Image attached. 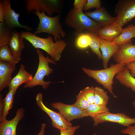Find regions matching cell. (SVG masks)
Instances as JSON below:
<instances>
[{"label": "cell", "instance_id": "21", "mask_svg": "<svg viewBox=\"0 0 135 135\" xmlns=\"http://www.w3.org/2000/svg\"><path fill=\"white\" fill-rule=\"evenodd\" d=\"M115 78L120 84L135 92V78L132 76L126 66L123 70L116 74Z\"/></svg>", "mask_w": 135, "mask_h": 135}, {"label": "cell", "instance_id": "3", "mask_svg": "<svg viewBox=\"0 0 135 135\" xmlns=\"http://www.w3.org/2000/svg\"><path fill=\"white\" fill-rule=\"evenodd\" d=\"M64 23L66 26L74 29V35L77 36L84 33L85 30L95 33L102 27L98 23L86 15L83 12L76 11L72 8L68 12Z\"/></svg>", "mask_w": 135, "mask_h": 135}, {"label": "cell", "instance_id": "22", "mask_svg": "<svg viewBox=\"0 0 135 135\" xmlns=\"http://www.w3.org/2000/svg\"><path fill=\"white\" fill-rule=\"evenodd\" d=\"M135 34V28L133 24L123 28L120 35L112 42L119 46L126 44L131 41Z\"/></svg>", "mask_w": 135, "mask_h": 135}, {"label": "cell", "instance_id": "28", "mask_svg": "<svg viewBox=\"0 0 135 135\" xmlns=\"http://www.w3.org/2000/svg\"><path fill=\"white\" fill-rule=\"evenodd\" d=\"M90 40V36L85 32L77 36L76 42V46L80 49L86 48L89 46Z\"/></svg>", "mask_w": 135, "mask_h": 135}, {"label": "cell", "instance_id": "40", "mask_svg": "<svg viewBox=\"0 0 135 135\" xmlns=\"http://www.w3.org/2000/svg\"><path fill=\"white\" fill-rule=\"evenodd\" d=\"M135 37V34L134 36V37Z\"/></svg>", "mask_w": 135, "mask_h": 135}, {"label": "cell", "instance_id": "6", "mask_svg": "<svg viewBox=\"0 0 135 135\" xmlns=\"http://www.w3.org/2000/svg\"><path fill=\"white\" fill-rule=\"evenodd\" d=\"M26 8L29 14L34 11L44 12L51 16L53 14L61 13L63 1L61 0H25Z\"/></svg>", "mask_w": 135, "mask_h": 135}, {"label": "cell", "instance_id": "23", "mask_svg": "<svg viewBox=\"0 0 135 135\" xmlns=\"http://www.w3.org/2000/svg\"><path fill=\"white\" fill-rule=\"evenodd\" d=\"M109 97L107 92L98 86L94 88V103L101 106H106L108 103Z\"/></svg>", "mask_w": 135, "mask_h": 135}, {"label": "cell", "instance_id": "12", "mask_svg": "<svg viewBox=\"0 0 135 135\" xmlns=\"http://www.w3.org/2000/svg\"><path fill=\"white\" fill-rule=\"evenodd\" d=\"M120 46L119 50L112 57L116 63L127 65L135 61V44L131 41Z\"/></svg>", "mask_w": 135, "mask_h": 135}, {"label": "cell", "instance_id": "10", "mask_svg": "<svg viewBox=\"0 0 135 135\" xmlns=\"http://www.w3.org/2000/svg\"><path fill=\"white\" fill-rule=\"evenodd\" d=\"M51 106L57 110L68 121L88 116L84 110L81 109L74 104H67L61 102L52 103Z\"/></svg>", "mask_w": 135, "mask_h": 135}, {"label": "cell", "instance_id": "19", "mask_svg": "<svg viewBox=\"0 0 135 135\" xmlns=\"http://www.w3.org/2000/svg\"><path fill=\"white\" fill-rule=\"evenodd\" d=\"M33 75L28 73L25 69L24 65L22 64L16 76L12 78L9 83L8 87L9 90L14 89L17 90L22 84H25L31 80Z\"/></svg>", "mask_w": 135, "mask_h": 135}, {"label": "cell", "instance_id": "34", "mask_svg": "<svg viewBox=\"0 0 135 135\" xmlns=\"http://www.w3.org/2000/svg\"><path fill=\"white\" fill-rule=\"evenodd\" d=\"M120 132L128 135H135V125L133 126H130L124 129H122Z\"/></svg>", "mask_w": 135, "mask_h": 135}, {"label": "cell", "instance_id": "5", "mask_svg": "<svg viewBox=\"0 0 135 135\" xmlns=\"http://www.w3.org/2000/svg\"><path fill=\"white\" fill-rule=\"evenodd\" d=\"M36 52L39 59V63L36 72L32 79L25 83L24 86V88H32L37 86H41L44 90H46L52 82L50 81H45L44 78L48 76L53 72L54 70L49 65V63L56 64L55 62L48 56L45 57L39 49H37Z\"/></svg>", "mask_w": 135, "mask_h": 135}, {"label": "cell", "instance_id": "2", "mask_svg": "<svg viewBox=\"0 0 135 135\" xmlns=\"http://www.w3.org/2000/svg\"><path fill=\"white\" fill-rule=\"evenodd\" d=\"M126 64H111L109 67L100 70H94L82 68L83 72L89 77L108 90L114 98L117 97L113 91L114 78L116 74L123 70Z\"/></svg>", "mask_w": 135, "mask_h": 135}, {"label": "cell", "instance_id": "29", "mask_svg": "<svg viewBox=\"0 0 135 135\" xmlns=\"http://www.w3.org/2000/svg\"><path fill=\"white\" fill-rule=\"evenodd\" d=\"M76 101L74 104L77 107L82 110H85L89 106L90 104L86 100L81 91L76 96Z\"/></svg>", "mask_w": 135, "mask_h": 135}, {"label": "cell", "instance_id": "15", "mask_svg": "<svg viewBox=\"0 0 135 135\" xmlns=\"http://www.w3.org/2000/svg\"><path fill=\"white\" fill-rule=\"evenodd\" d=\"M122 26L116 21L110 25L101 27L94 33L102 39L113 42L122 32Z\"/></svg>", "mask_w": 135, "mask_h": 135}, {"label": "cell", "instance_id": "4", "mask_svg": "<svg viewBox=\"0 0 135 135\" xmlns=\"http://www.w3.org/2000/svg\"><path fill=\"white\" fill-rule=\"evenodd\" d=\"M32 13L36 15L38 18L39 22L37 30L34 34H37L46 33L52 35L55 42L64 37L66 34L60 22V15L58 14L53 17L46 15L44 12L35 11Z\"/></svg>", "mask_w": 135, "mask_h": 135}, {"label": "cell", "instance_id": "18", "mask_svg": "<svg viewBox=\"0 0 135 135\" xmlns=\"http://www.w3.org/2000/svg\"><path fill=\"white\" fill-rule=\"evenodd\" d=\"M16 68V65L0 62V91L8 86L12 78V74Z\"/></svg>", "mask_w": 135, "mask_h": 135}, {"label": "cell", "instance_id": "16", "mask_svg": "<svg viewBox=\"0 0 135 135\" xmlns=\"http://www.w3.org/2000/svg\"><path fill=\"white\" fill-rule=\"evenodd\" d=\"M8 45L15 60L18 62L21 60L22 52L25 48L24 38L15 29L9 40Z\"/></svg>", "mask_w": 135, "mask_h": 135}, {"label": "cell", "instance_id": "36", "mask_svg": "<svg viewBox=\"0 0 135 135\" xmlns=\"http://www.w3.org/2000/svg\"><path fill=\"white\" fill-rule=\"evenodd\" d=\"M4 22V12L2 0L0 1V22Z\"/></svg>", "mask_w": 135, "mask_h": 135}, {"label": "cell", "instance_id": "38", "mask_svg": "<svg viewBox=\"0 0 135 135\" xmlns=\"http://www.w3.org/2000/svg\"><path fill=\"white\" fill-rule=\"evenodd\" d=\"M132 103L133 106L135 107V100L132 102Z\"/></svg>", "mask_w": 135, "mask_h": 135}, {"label": "cell", "instance_id": "30", "mask_svg": "<svg viewBox=\"0 0 135 135\" xmlns=\"http://www.w3.org/2000/svg\"><path fill=\"white\" fill-rule=\"evenodd\" d=\"M94 88L92 86H88L81 90L90 104L94 103Z\"/></svg>", "mask_w": 135, "mask_h": 135}, {"label": "cell", "instance_id": "11", "mask_svg": "<svg viewBox=\"0 0 135 135\" xmlns=\"http://www.w3.org/2000/svg\"><path fill=\"white\" fill-rule=\"evenodd\" d=\"M4 12V23L7 26L12 28H22L27 31L34 30L28 26H24L19 22V18L20 14L12 10L11 6L10 0H2Z\"/></svg>", "mask_w": 135, "mask_h": 135}, {"label": "cell", "instance_id": "8", "mask_svg": "<svg viewBox=\"0 0 135 135\" xmlns=\"http://www.w3.org/2000/svg\"><path fill=\"white\" fill-rule=\"evenodd\" d=\"M92 118L94 126L105 122L116 123L127 127L135 124V117H131L122 113H113L107 112L99 114Z\"/></svg>", "mask_w": 135, "mask_h": 135}, {"label": "cell", "instance_id": "26", "mask_svg": "<svg viewBox=\"0 0 135 135\" xmlns=\"http://www.w3.org/2000/svg\"><path fill=\"white\" fill-rule=\"evenodd\" d=\"M0 62H6L14 65L18 63L13 57L8 45L0 47Z\"/></svg>", "mask_w": 135, "mask_h": 135}, {"label": "cell", "instance_id": "7", "mask_svg": "<svg viewBox=\"0 0 135 135\" xmlns=\"http://www.w3.org/2000/svg\"><path fill=\"white\" fill-rule=\"evenodd\" d=\"M116 22L123 26L135 18V0H120L116 5Z\"/></svg>", "mask_w": 135, "mask_h": 135}, {"label": "cell", "instance_id": "1", "mask_svg": "<svg viewBox=\"0 0 135 135\" xmlns=\"http://www.w3.org/2000/svg\"><path fill=\"white\" fill-rule=\"evenodd\" d=\"M20 33L23 38L34 48L44 50L55 62L60 60L62 53L67 45L64 40L61 39L54 42L50 35L47 38H42L30 32L21 31Z\"/></svg>", "mask_w": 135, "mask_h": 135}, {"label": "cell", "instance_id": "25", "mask_svg": "<svg viewBox=\"0 0 135 135\" xmlns=\"http://www.w3.org/2000/svg\"><path fill=\"white\" fill-rule=\"evenodd\" d=\"M90 36V40L89 46L92 51L96 54L99 60L102 59V55L100 52V45L98 36L94 33L88 31H85Z\"/></svg>", "mask_w": 135, "mask_h": 135}, {"label": "cell", "instance_id": "9", "mask_svg": "<svg viewBox=\"0 0 135 135\" xmlns=\"http://www.w3.org/2000/svg\"><path fill=\"white\" fill-rule=\"evenodd\" d=\"M42 99V94L38 93L36 97V104L50 117L52 124L54 127L60 130L66 129L72 126L70 122L67 120L60 113L56 112L46 107L44 104Z\"/></svg>", "mask_w": 135, "mask_h": 135}, {"label": "cell", "instance_id": "14", "mask_svg": "<svg viewBox=\"0 0 135 135\" xmlns=\"http://www.w3.org/2000/svg\"><path fill=\"white\" fill-rule=\"evenodd\" d=\"M100 49L102 52L103 64L104 68L108 67L110 60L120 50V46L112 42L107 41L98 36Z\"/></svg>", "mask_w": 135, "mask_h": 135}, {"label": "cell", "instance_id": "35", "mask_svg": "<svg viewBox=\"0 0 135 135\" xmlns=\"http://www.w3.org/2000/svg\"><path fill=\"white\" fill-rule=\"evenodd\" d=\"M126 67L130 71L132 76L135 78V61L127 64Z\"/></svg>", "mask_w": 135, "mask_h": 135}, {"label": "cell", "instance_id": "33", "mask_svg": "<svg viewBox=\"0 0 135 135\" xmlns=\"http://www.w3.org/2000/svg\"><path fill=\"white\" fill-rule=\"evenodd\" d=\"M80 128L79 125L74 126L66 129L60 130V135H74L76 131Z\"/></svg>", "mask_w": 135, "mask_h": 135}, {"label": "cell", "instance_id": "17", "mask_svg": "<svg viewBox=\"0 0 135 135\" xmlns=\"http://www.w3.org/2000/svg\"><path fill=\"white\" fill-rule=\"evenodd\" d=\"M84 13L99 24L102 27L110 25L116 21L115 17L112 16L103 6L93 12H87Z\"/></svg>", "mask_w": 135, "mask_h": 135}, {"label": "cell", "instance_id": "20", "mask_svg": "<svg viewBox=\"0 0 135 135\" xmlns=\"http://www.w3.org/2000/svg\"><path fill=\"white\" fill-rule=\"evenodd\" d=\"M17 90H9L5 97L0 101V121L6 120L9 111L12 108L14 96Z\"/></svg>", "mask_w": 135, "mask_h": 135}, {"label": "cell", "instance_id": "32", "mask_svg": "<svg viewBox=\"0 0 135 135\" xmlns=\"http://www.w3.org/2000/svg\"><path fill=\"white\" fill-rule=\"evenodd\" d=\"M87 0H75L73 4V8L76 11L83 12Z\"/></svg>", "mask_w": 135, "mask_h": 135}, {"label": "cell", "instance_id": "27", "mask_svg": "<svg viewBox=\"0 0 135 135\" xmlns=\"http://www.w3.org/2000/svg\"><path fill=\"white\" fill-rule=\"evenodd\" d=\"M84 110L88 116L92 118L99 114L109 111V109L106 106L99 105L94 103L90 104Z\"/></svg>", "mask_w": 135, "mask_h": 135}, {"label": "cell", "instance_id": "41", "mask_svg": "<svg viewBox=\"0 0 135 135\" xmlns=\"http://www.w3.org/2000/svg\"><path fill=\"white\" fill-rule=\"evenodd\" d=\"M134 27L135 28V25H134Z\"/></svg>", "mask_w": 135, "mask_h": 135}, {"label": "cell", "instance_id": "39", "mask_svg": "<svg viewBox=\"0 0 135 135\" xmlns=\"http://www.w3.org/2000/svg\"><path fill=\"white\" fill-rule=\"evenodd\" d=\"M93 135H98L96 133H94Z\"/></svg>", "mask_w": 135, "mask_h": 135}, {"label": "cell", "instance_id": "37", "mask_svg": "<svg viewBox=\"0 0 135 135\" xmlns=\"http://www.w3.org/2000/svg\"><path fill=\"white\" fill-rule=\"evenodd\" d=\"M46 126V124L44 123H42L41 124V128L40 131L38 135H44L45 129Z\"/></svg>", "mask_w": 135, "mask_h": 135}, {"label": "cell", "instance_id": "31", "mask_svg": "<svg viewBox=\"0 0 135 135\" xmlns=\"http://www.w3.org/2000/svg\"><path fill=\"white\" fill-rule=\"evenodd\" d=\"M101 1L100 0H87L84 10L86 11L92 8L98 9L101 7Z\"/></svg>", "mask_w": 135, "mask_h": 135}, {"label": "cell", "instance_id": "13", "mask_svg": "<svg viewBox=\"0 0 135 135\" xmlns=\"http://www.w3.org/2000/svg\"><path fill=\"white\" fill-rule=\"evenodd\" d=\"M24 110L22 108L18 109L16 114L11 120L6 119L0 122V135H16V131L19 122L23 118Z\"/></svg>", "mask_w": 135, "mask_h": 135}, {"label": "cell", "instance_id": "24", "mask_svg": "<svg viewBox=\"0 0 135 135\" xmlns=\"http://www.w3.org/2000/svg\"><path fill=\"white\" fill-rule=\"evenodd\" d=\"M15 29L7 26L4 22H0V47L8 45Z\"/></svg>", "mask_w": 135, "mask_h": 135}]
</instances>
